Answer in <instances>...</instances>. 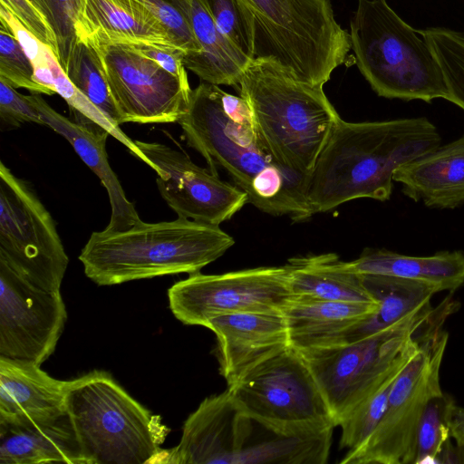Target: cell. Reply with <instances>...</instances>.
Listing matches in <instances>:
<instances>
[{
	"label": "cell",
	"mask_w": 464,
	"mask_h": 464,
	"mask_svg": "<svg viewBox=\"0 0 464 464\" xmlns=\"http://www.w3.org/2000/svg\"><path fill=\"white\" fill-rule=\"evenodd\" d=\"M426 117L348 122L340 120L309 176L313 214L357 198L389 200L393 175L402 165L440 145Z\"/></svg>",
	"instance_id": "obj_1"
},
{
	"label": "cell",
	"mask_w": 464,
	"mask_h": 464,
	"mask_svg": "<svg viewBox=\"0 0 464 464\" xmlns=\"http://www.w3.org/2000/svg\"><path fill=\"white\" fill-rule=\"evenodd\" d=\"M223 92L205 82L191 91L178 121L188 145L202 155L212 173L222 168L261 211L294 221L310 218L309 177L280 164L258 141L254 128L234 122L224 111Z\"/></svg>",
	"instance_id": "obj_2"
},
{
	"label": "cell",
	"mask_w": 464,
	"mask_h": 464,
	"mask_svg": "<svg viewBox=\"0 0 464 464\" xmlns=\"http://www.w3.org/2000/svg\"><path fill=\"white\" fill-rule=\"evenodd\" d=\"M234 238L218 225L178 218L92 232L79 260L98 285L180 273L195 274L224 255Z\"/></svg>",
	"instance_id": "obj_3"
},
{
	"label": "cell",
	"mask_w": 464,
	"mask_h": 464,
	"mask_svg": "<svg viewBox=\"0 0 464 464\" xmlns=\"http://www.w3.org/2000/svg\"><path fill=\"white\" fill-rule=\"evenodd\" d=\"M237 87L258 141L280 164L309 177L341 120L323 86L297 80L275 60L255 58Z\"/></svg>",
	"instance_id": "obj_4"
},
{
	"label": "cell",
	"mask_w": 464,
	"mask_h": 464,
	"mask_svg": "<svg viewBox=\"0 0 464 464\" xmlns=\"http://www.w3.org/2000/svg\"><path fill=\"white\" fill-rule=\"evenodd\" d=\"M65 410L85 464H151L169 433L106 372L68 381Z\"/></svg>",
	"instance_id": "obj_5"
},
{
	"label": "cell",
	"mask_w": 464,
	"mask_h": 464,
	"mask_svg": "<svg viewBox=\"0 0 464 464\" xmlns=\"http://www.w3.org/2000/svg\"><path fill=\"white\" fill-rule=\"evenodd\" d=\"M349 34L356 64L379 96L446 100L443 73L430 46L386 0H358Z\"/></svg>",
	"instance_id": "obj_6"
},
{
	"label": "cell",
	"mask_w": 464,
	"mask_h": 464,
	"mask_svg": "<svg viewBox=\"0 0 464 464\" xmlns=\"http://www.w3.org/2000/svg\"><path fill=\"white\" fill-rule=\"evenodd\" d=\"M241 2L255 22V58L275 60L297 80L321 86L346 62L350 34L330 0Z\"/></svg>",
	"instance_id": "obj_7"
},
{
	"label": "cell",
	"mask_w": 464,
	"mask_h": 464,
	"mask_svg": "<svg viewBox=\"0 0 464 464\" xmlns=\"http://www.w3.org/2000/svg\"><path fill=\"white\" fill-rule=\"evenodd\" d=\"M416 332L390 328L349 343L297 350L335 427L360 403L398 377L420 348Z\"/></svg>",
	"instance_id": "obj_8"
},
{
	"label": "cell",
	"mask_w": 464,
	"mask_h": 464,
	"mask_svg": "<svg viewBox=\"0 0 464 464\" xmlns=\"http://www.w3.org/2000/svg\"><path fill=\"white\" fill-rule=\"evenodd\" d=\"M436 319L419 336L420 348L396 378L377 426L342 464H410L417 457L419 424L428 402L443 395L440 370L449 334Z\"/></svg>",
	"instance_id": "obj_9"
},
{
	"label": "cell",
	"mask_w": 464,
	"mask_h": 464,
	"mask_svg": "<svg viewBox=\"0 0 464 464\" xmlns=\"http://www.w3.org/2000/svg\"><path fill=\"white\" fill-rule=\"evenodd\" d=\"M227 390L244 413L274 433L335 427L314 378L291 346L247 371Z\"/></svg>",
	"instance_id": "obj_10"
},
{
	"label": "cell",
	"mask_w": 464,
	"mask_h": 464,
	"mask_svg": "<svg viewBox=\"0 0 464 464\" xmlns=\"http://www.w3.org/2000/svg\"><path fill=\"white\" fill-rule=\"evenodd\" d=\"M0 261L32 285L60 291L69 258L56 224L26 180L0 162Z\"/></svg>",
	"instance_id": "obj_11"
},
{
	"label": "cell",
	"mask_w": 464,
	"mask_h": 464,
	"mask_svg": "<svg viewBox=\"0 0 464 464\" xmlns=\"http://www.w3.org/2000/svg\"><path fill=\"white\" fill-rule=\"evenodd\" d=\"M169 308L184 324L204 326L235 313L283 314L292 300L289 271L262 266L220 275L190 274L168 290Z\"/></svg>",
	"instance_id": "obj_12"
},
{
	"label": "cell",
	"mask_w": 464,
	"mask_h": 464,
	"mask_svg": "<svg viewBox=\"0 0 464 464\" xmlns=\"http://www.w3.org/2000/svg\"><path fill=\"white\" fill-rule=\"evenodd\" d=\"M92 44L100 54L120 124L178 122L189 102L192 89L188 82L172 75L131 44Z\"/></svg>",
	"instance_id": "obj_13"
},
{
	"label": "cell",
	"mask_w": 464,
	"mask_h": 464,
	"mask_svg": "<svg viewBox=\"0 0 464 464\" xmlns=\"http://www.w3.org/2000/svg\"><path fill=\"white\" fill-rule=\"evenodd\" d=\"M67 319L60 291L39 288L0 261V356L41 365Z\"/></svg>",
	"instance_id": "obj_14"
},
{
	"label": "cell",
	"mask_w": 464,
	"mask_h": 464,
	"mask_svg": "<svg viewBox=\"0 0 464 464\" xmlns=\"http://www.w3.org/2000/svg\"><path fill=\"white\" fill-rule=\"evenodd\" d=\"M135 143L157 167L160 194L178 218L219 226L248 203L242 189L196 165L186 153L154 141Z\"/></svg>",
	"instance_id": "obj_15"
},
{
	"label": "cell",
	"mask_w": 464,
	"mask_h": 464,
	"mask_svg": "<svg viewBox=\"0 0 464 464\" xmlns=\"http://www.w3.org/2000/svg\"><path fill=\"white\" fill-rule=\"evenodd\" d=\"M254 422L227 390L208 397L184 422L179 443L161 450L152 463L237 464L251 442Z\"/></svg>",
	"instance_id": "obj_16"
},
{
	"label": "cell",
	"mask_w": 464,
	"mask_h": 464,
	"mask_svg": "<svg viewBox=\"0 0 464 464\" xmlns=\"http://www.w3.org/2000/svg\"><path fill=\"white\" fill-rule=\"evenodd\" d=\"M205 327L217 337L219 373L227 384L289 346L283 314H223L208 320Z\"/></svg>",
	"instance_id": "obj_17"
},
{
	"label": "cell",
	"mask_w": 464,
	"mask_h": 464,
	"mask_svg": "<svg viewBox=\"0 0 464 464\" xmlns=\"http://www.w3.org/2000/svg\"><path fill=\"white\" fill-rule=\"evenodd\" d=\"M362 278L369 293L379 303L378 311L343 330L324 345L356 342L390 328L418 331L438 314L432 310L430 299L439 291L431 285L382 275H362Z\"/></svg>",
	"instance_id": "obj_18"
},
{
	"label": "cell",
	"mask_w": 464,
	"mask_h": 464,
	"mask_svg": "<svg viewBox=\"0 0 464 464\" xmlns=\"http://www.w3.org/2000/svg\"><path fill=\"white\" fill-rule=\"evenodd\" d=\"M85 464L67 411L0 423V464Z\"/></svg>",
	"instance_id": "obj_19"
},
{
	"label": "cell",
	"mask_w": 464,
	"mask_h": 464,
	"mask_svg": "<svg viewBox=\"0 0 464 464\" xmlns=\"http://www.w3.org/2000/svg\"><path fill=\"white\" fill-rule=\"evenodd\" d=\"M393 180L402 193L430 208L454 209L464 204V134L401 166Z\"/></svg>",
	"instance_id": "obj_20"
},
{
	"label": "cell",
	"mask_w": 464,
	"mask_h": 464,
	"mask_svg": "<svg viewBox=\"0 0 464 464\" xmlns=\"http://www.w3.org/2000/svg\"><path fill=\"white\" fill-rule=\"evenodd\" d=\"M76 28L78 39L92 44L175 45L160 19L140 0H82Z\"/></svg>",
	"instance_id": "obj_21"
},
{
	"label": "cell",
	"mask_w": 464,
	"mask_h": 464,
	"mask_svg": "<svg viewBox=\"0 0 464 464\" xmlns=\"http://www.w3.org/2000/svg\"><path fill=\"white\" fill-rule=\"evenodd\" d=\"M31 97L40 111L44 124L69 141L106 188L111 213L104 230H126L141 220L109 163L105 144L110 133L107 130H92L77 124L53 110L40 93H32Z\"/></svg>",
	"instance_id": "obj_22"
},
{
	"label": "cell",
	"mask_w": 464,
	"mask_h": 464,
	"mask_svg": "<svg viewBox=\"0 0 464 464\" xmlns=\"http://www.w3.org/2000/svg\"><path fill=\"white\" fill-rule=\"evenodd\" d=\"M33 362L0 356V423L46 418L65 411L68 381Z\"/></svg>",
	"instance_id": "obj_23"
},
{
	"label": "cell",
	"mask_w": 464,
	"mask_h": 464,
	"mask_svg": "<svg viewBox=\"0 0 464 464\" xmlns=\"http://www.w3.org/2000/svg\"><path fill=\"white\" fill-rule=\"evenodd\" d=\"M292 300L379 304L363 285L362 275L333 253L290 258Z\"/></svg>",
	"instance_id": "obj_24"
},
{
	"label": "cell",
	"mask_w": 464,
	"mask_h": 464,
	"mask_svg": "<svg viewBox=\"0 0 464 464\" xmlns=\"http://www.w3.org/2000/svg\"><path fill=\"white\" fill-rule=\"evenodd\" d=\"M347 265L357 274L418 280L433 285L439 292L455 291L464 284V252L461 250L415 256L387 249L366 248Z\"/></svg>",
	"instance_id": "obj_25"
},
{
	"label": "cell",
	"mask_w": 464,
	"mask_h": 464,
	"mask_svg": "<svg viewBox=\"0 0 464 464\" xmlns=\"http://www.w3.org/2000/svg\"><path fill=\"white\" fill-rule=\"evenodd\" d=\"M189 20L200 51L185 54V67L205 82L237 86L252 60L223 34L202 0L191 1Z\"/></svg>",
	"instance_id": "obj_26"
},
{
	"label": "cell",
	"mask_w": 464,
	"mask_h": 464,
	"mask_svg": "<svg viewBox=\"0 0 464 464\" xmlns=\"http://www.w3.org/2000/svg\"><path fill=\"white\" fill-rule=\"evenodd\" d=\"M379 304L291 300L283 310L289 346H321L349 326L377 312Z\"/></svg>",
	"instance_id": "obj_27"
},
{
	"label": "cell",
	"mask_w": 464,
	"mask_h": 464,
	"mask_svg": "<svg viewBox=\"0 0 464 464\" xmlns=\"http://www.w3.org/2000/svg\"><path fill=\"white\" fill-rule=\"evenodd\" d=\"M71 82L102 113L111 126L120 129V117L107 82L97 48L78 39L64 70Z\"/></svg>",
	"instance_id": "obj_28"
},
{
	"label": "cell",
	"mask_w": 464,
	"mask_h": 464,
	"mask_svg": "<svg viewBox=\"0 0 464 464\" xmlns=\"http://www.w3.org/2000/svg\"><path fill=\"white\" fill-rule=\"evenodd\" d=\"M419 31L442 71L448 90L446 100L464 111V34L442 27Z\"/></svg>",
	"instance_id": "obj_29"
},
{
	"label": "cell",
	"mask_w": 464,
	"mask_h": 464,
	"mask_svg": "<svg viewBox=\"0 0 464 464\" xmlns=\"http://www.w3.org/2000/svg\"><path fill=\"white\" fill-rule=\"evenodd\" d=\"M218 29L246 56L255 58L254 18L241 0H202Z\"/></svg>",
	"instance_id": "obj_30"
},
{
	"label": "cell",
	"mask_w": 464,
	"mask_h": 464,
	"mask_svg": "<svg viewBox=\"0 0 464 464\" xmlns=\"http://www.w3.org/2000/svg\"><path fill=\"white\" fill-rule=\"evenodd\" d=\"M45 17L57 42V60L64 71L78 42L77 23L82 0H29Z\"/></svg>",
	"instance_id": "obj_31"
},
{
	"label": "cell",
	"mask_w": 464,
	"mask_h": 464,
	"mask_svg": "<svg viewBox=\"0 0 464 464\" xmlns=\"http://www.w3.org/2000/svg\"><path fill=\"white\" fill-rule=\"evenodd\" d=\"M396 380V379H395ZM392 381L355 407L341 422L340 449L353 450L362 446L380 421L392 387Z\"/></svg>",
	"instance_id": "obj_32"
},
{
	"label": "cell",
	"mask_w": 464,
	"mask_h": 464,
	"mask_svg": "<svg viewBox=\"0 0 464 464\" xmlns=\"http://www.w3.org/2000/svg\"><path fill=\"white\" fill-rule=\"evenodd\" d=\"M0 79L14 88H24L32 93L53 95L54 92L38 83L34 68L14 35L0 26Z\"/></svg>",
	"instance_id": "obj_33"
},
{
	"label": "cell",
	"mask_w": 464,
	"mask_h": 464,
	"mask_svg": "<svg viewBox=\"0 0 464 464\" xmlns=\"http://www.w3.org/2000/svg\"><path fill=\"white\" fill-rule=\"evenodd\" d=\"M446 394L432 398L421 416L417 437L415 464H439L438 457L445 442L450 439L446 423Z\"/></svg>",
	"instance_id": "obj_34"
},
{
	"label": "cell",
	"mask_w": 464,
	"mask_h": 464,
	"mask_svg": "<svg viewBox=\"0 0 464 464\" xmlns=\"http://www.w3.org/2000/svg\"><path fill=\"white\" fill-rule=\"evenodd\" d=\"M160 19L173 44L186 53H198L200 45L193 32L189 9L192 0H140Z\"/></svg>",
	"instance_id": "obj_35"
},
{
	"label": "cell",
	"mask_w": 464,
	"mask_h": 464,
	"mask_svg": "<svg viewBox=\"0 0 464 464\" xmlns=\"http://www.w3.org/2000/svg\"><path fill=\"white\" fill-rule=\"evenodd\" d=\"M0 20L1 26L14 35L32 61L36 82L55 93L53 86V73L50 67L52 49L29 33L13 14L3 5H0Z\"/></svg>",
	"instance_id": "obj_36"
},
{
	"label": "cell",
	"mask_w": 464,
	"mask_h": 464,
	"mask_svg": "<svg viewBox=\"0 0 464 464\" xmlns=\"http://www.w3.org/2000/svg\"><path fill=\"white\" fill-rule=\"evenodd\" d=\"M0 120L3 126L18 128L25 122L44 124L31 94L24 95L0 79Z\"/></svg>",
	"instance_id": "obj_37"
},
{
	"label": "cell",
	"mask_w": 464,
	"mask_h": 464,
	"mask_svg": "<svg viewBox=\"0 0 464 464\" xmlns=\"http://www.w3.org/2000/svg\"><path fill=\"white\" fill-rule=\"evenodd\" d=\"M0 4L9 10L29 33L51 48L57 58L55 35L45 17L29 0H0Z\"/></svg>",
	"instance_id": "obj_38"
},
{
	"label": "cell",
	"mask_w": 464,
	"mask_h": 464,
	"mask_svg": "<svg viewBox=\"0 0 464 464\" xmlns=\"http://www.w3.org/2000/svg\"><path fill=\"white\" fill-rule=\"evenodd\" d=\"M140 53L155 61L163 69L185 82H188L183 59L186 52L172 44H131Z\"/></svg>",
	"instance_id": "obj_39"
},
{
	"label": "cell",
	"mask_w": 464,
	"mask_h": 464,
	"mask_svg": "<svg viewBox=\"0 0 464 464\" xmlns=\"http://www.w3.org/2000/svg\"><path fill=\"white\" fill-rule=\"evenodd\" d=\"M222 104L226 114L234 122L254 128L251 110L244 98L223 92Z\"/></svg>",
	"instance_id": "obj_40"
},
{
	"label": "cell",
	"mask_w": 464,
	"mask_h": 464,
	"mask_svg": "<svg viewBox=\"0 0 464 464\" xmlns=\"http://www.w3.org/2000/svg\"><path fill=\"white\" fill-rule=\"evenodd\" d=\"M444 416L450 439H453L456 444L464 443V408L457 405L455 401L447 394Z\"/></svg>",
	"instance_id": "obj_41"
},
{
	"label": "cell",
	"mask_w": 464,
	"mask_h": 464,
	"mask_svg": "<svg viewBox=\"0 0 464 464\" xmlns=\"http://www.w3.org/2000/svg\"><path fill=\"white\" fill-rule=\"evenodd\" d=\"M440 463H464V443L452 444L450 439L442 447L438 457Z\"/></svg>",
	"instance_id": "obj_42"
}]
</instances>
